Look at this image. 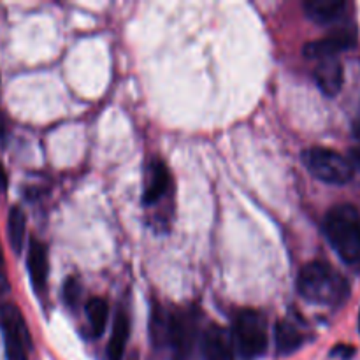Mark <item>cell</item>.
Segmentation results:
<instances>
[{
  "label": "cell",
  "instance_id": "cell-1",
  "mask_svg": "<svg viewBox=\"0 0 360 360\" xmlns=\"http://www.w3.org/2000/svg\"><path fill=\"white\" fill-rule=\"evenodd\" d=\"M323 234L347 266L360 269V213L352 204H338L323 218Z\"/></svg>",
  "mask_w": 360,
  "mask_h": 360
},
{
  "label": "cell",
  "instance_id": "cell-2",
  "mask_svg": "<svg viewBox=\"0 0 360 360\" xmlns=\"http://www.w3.org/2000/svg\"><path fill=\"white\" fill-rule=\"evenodd\" d=\"M297 290L308 302L313 304L340 306L350 295V285L343 274L326 262L306 264L297 276Z\"/></svg>",
  "mask_w": 360,
  "mask_h": 360
},
{
  "label": "cell",
  "instance_id": "cell-3",
  "mask_svg": "<svg viewBox=\"0 0 360 360\" xmlns=\"http://www.w3.org/2000/svg\"><path fill=\"white\" fill-rule=\"evenodd\" d=\"M232 340L245 360L262 357L267 350V319L257 309H241L232 320Z\"/></svg>",
  "mask_w": 360,
  "mask_h": 360
},
{
  "label": "cell",
  "instance_id": "cell-4",
  "mask_svg": "<svg viewBox=\"0 0 360 360\" xmlns=\"http://www.w3.org/2000/svg\"><path fill=\"white\" fill-rule=\"evenodd\" d=\"M302 164L313 178L327 185H347L354 179V169L347 157L329 148L313 146L302 151Z\"/></svg>",
  "mask_w": 360,
  "mask_h": 360
},
{
  "label": "cell",
  "instance_id": "cell-5",
  "mask_svg": "<svg viewBox=\"0 0 360 360\" xmlns=\"http://www.w3.org/2000/svg\"><path fill=\"white\" fill-rule=\"evenodd\" d=\"M197 345V316L190 309L169 313L167 348L172 360H193Z\"/></svg>",
  "mask_w": 360,
  "mask_h": 360
},
{
  "label": "cell",
  "instance_id": "cell-6",
  "mask_svg": "<svg viewBox=\"0 0 360 360\" xmlns=\"http://www.w3.org/2000/svg\"><path fill=\"white\" fill-rule=\"evenodd\" d=\"M0 322L4 329V345H6L7 360H28V338L27 326L16 306L6 304L0 309Z\"/></svg>",
  "mask_w": 360,
  "mask_h": 360
},
{
  "label": "cell",
  "instance_id": "cell-7",
  "mask_svg": "<svg viewBox=\"0 0 360 360\" xmlns=\"http://www.w3.org/2000/svg\"><path fill=\"white\" fill-rule=\"evenodd\" d=\"M355 41H357V34H355L354 28H340L336 32H330L326 37L308 42L302 53H304L306 58L311 60L336 58L340 53L354 48Z\"/></svg>",
  "mask_w": 360,
  "mask_h": 360
},
{
  "label": "cell",
  "instance_id": "cell-8",
  "mask_svg": "<svg viewBox=\"0 0 360 360\" xmlns=\"http://www.w3.org/2000/svg\"><path fill=\"white\" fill-rule=\"evenodd\" d=\"M200 360H236L231 338L217 323H210L202 333Z\"/></svg>",
  "mask_w": 360,
  "mask_h": 360
},
{
  "label": "cell",
  "instance_id": "cell-9",
  "mask_svg": "<svg viewBox=\"0 0 360 360\" xmlns=\"http://www.w3.org/2000/svg\"><path fill=\"white\" fill-rule=\"evenodd\" d=\"M313 77H315L316 86L320 88V91L323 95H327V97H336L345 83L343 65H341V62L338 58L320 60L319 65L315 67Z\"/></svg>",
  "mask_w": 360,
  "mask_h": 360
},
{
  "label": "cell",
  "instance_id": "cell-10",
  "mask_svg": "<svg viewBox=\"0 0 360 360\" xmlns=\"http://www.w3.org/2000/svg\"><path fill=\"white\" fill-rule=\"evenodd\" d=\"M27 267L34 290L39 295L44 294L46 283H48V250L37 239H30L28 243Z\"/></svg>",
  "mask_w": 360,
  "mask_h": 360
},
{
  "label": "cell",
  "instance_id": "cell-11",
  "mask_svg": "<svg viewBox=\"0 0 360 360\" xmlns=\"http://www.w3.org/2000/svg\"><path fill=\"white\" fill-rule=\"evenodd\" d=\"M304 14L316 25H330L343 18L348 4L345 0H308L304 2Z\"/></svg>",
  "mask_w": 360,
  "mask_h": 360
},
{
  "label": "cell",
  "instance_id": "cell-12",
  "mask_svg": "<svg viewBox=\"0 0 360 360\" xmlns=\"http://www.w3.org/2000/svg\"><path fill=\"white\" fill-rule=\"evenodd\" d=\"M169 171L165 167L164 162L153 160L151 162L150 169H148V178H146V186H144L143 192V202L146 206L158 202L162 197L165 195L169 188Z\"/></svg>",
  "mask_w": 360,
  "mask_h": 360
},
{
  "label": "cell",
  "instance_id": "cell-13",
  "mask_svg": "<svg viewBox=\"0 0 360 360\" xmlns=\"http://www.w3.org/2000/svg\"><path fill=\"white\" fill-rule=\"evenodd\" d=\"M130 336V320L123 309H118L112 320V329H111V340L108 343V360H122L125 355L127 343H129Z\"/></svg>",
  "mask_w": 360,
  "mask_h": 360
},
{
  "label": "cell",
  "instance_id": "cell-14",
  "mask_svg": "<svg viewBox=\"0 0 360 360\" xmlns=\"http://www.w3.org/2000/svg\"><path fill=\"white\" fill-rule=\"evenodd\" d=\"M274 340H276V350L280 355H290L295 350L304 345L306 338L294 323L287 322H278L276 329H274Z\"/></svg>",
  "mask_w": 360,
  "mask_h": 360
},
{
  "label": "cell",
  "instance_id": "cell-15",
  "mask_svg": "<svg viewBox=\"0 0 360 360\" xmlns=\"http://www.w3.org/2000/svg\"><path fill=\"white\" fill-rule=\"evenodd\" d=\"M25 234H27V217L20 206H13L7 214V238L16 255H20L23 250Z\"/></svg>",
  "mask_w": 360,
  "mask_h": 360
},
{
  "label": "cell",
  "instance_id": "cell-16",
  "mask_svg": "<svg viewBox=\"0 0 360 360\" xmlns=\"http://www.w3.org/2000/svg\"><path fill=\"white\" fill-rule=\"evenodd\" d=\"M84 309H86V316L88 320H90L91 334H94L95 338H101L102 333H104L105 326H108L109 304L104 301V299L94 297L86 302Z\"/></svg>",
  "mask_w": 360,
  "mask_h": 360
},
{
  "label": "cell",
  "instance_id": "cell-17",
  "mask_svg": "<svg viewBox=\"0 0 360 360\" xmlns=\"http://www.w3.org/2000/svg\"><path fill=\"white\" fill-rule=\"evenodd\" d=\"M151 343L155 348L167 347V333H169V313H165L160 306H155L151 311L150 320Z\"/></svg>",
  "mask_w": 360,
  "mask_h": 360
},
{
  "label": "cell",
  "instance_id": "cell-18",
  "mask_svg": "<svg viewBox=\"0 0 360 360\" xmlns=\"http://www.w3.org/2000/svg\"><path fill=\"white\" fill-rule=\"evenodd\" d=\"M81 295V285L76 278H67L65 285H63V301L69 308H76L77 301Z\"/></svg>",
  "mask_w": 360,
  "mask_h": 360
},
{
  "label": "cell",
  "instance_id": "cell-19",
  "mask_svg": "<svg viewBox=\"0 0 360 360\" xmlns=\"http://www.w3.org/2000/svg\"><path fill=\"white\" fill-rule=\"evenodd\" d=\"M333 357H340L343 360L352 359L355 355V348L350 347V345H338V347L333 348Z\"/></svg>",
  "mask_w": 360,
  "mask_h": 360
},
{
  "label": "cell",
  "instance_id": "cell-20",
  "mask_svg": "<svg viewBox=\"0 0 360 360\" xmlns=\"http://www.w3.org/2000/svg\"><path fill=\"white\" fill-rule=\"evenodd\" d=\"M348 162H350L352 169H354V178L357 176L360 179V146L352 148L350 153H348Z\"/></svg>",
  "mask_w": 360,
  "mask_h": 360
},
{
  "label": "cell",
  "instance_id": "cell-21",
  "mask_svg": "<svg viewBox=\"0 0 360 360\" xmlns=\"http://www.w3.org/2000/svg\"><path fill=\"white\" fill-rule=\"evenodd\" d=\"M352 134H354L355 139H360V105L354 116V122H352Z\"/></svg>",
  "mask_w": 360,
  "mask_h": 360
},
{
  "label": "cell",
  "instance_id": "cell-22",
  "mask_svg": "<svg viewBox=\"0 0 360 360\" xmlns=\"http://www.w3.org/2000/svg\"><path fill=\"white\" fill-rule=\"evenodd\" d=\"M7 188V174H6V169H4L2 162H0V190H6Z\"/></svg>",
  "mask_w": 360,
  "mask_h": 360
},
{
  "label": "cell",
  "instance_id": "cell-23",
  "mask_svg": "<svg viewBox=\"0 0 360 360\" xmlns=\"http://www.w3.org/2000/svg\"><path fill=\"white\" fill-rule=\"evenodd\" d=\"M6 137V120H4L2 112H0V141Z\"/></svg>",
  "mask_w": 360,
  "mask_h": 360
},
{
  "label": "cell",
  "instance_id": "cell-24",
  "mask_svg": "<svg viewBox=\"0 0 360 360\" xmlns=\"http://www.w3.org/2000/svg\"><path fill=\"white\" fill-rule=\"evenodd\" d=\"M359 333H360V311H359Z\"/></svg>",
  "mask_w": 360,
  "mask_h": 360
},
{
  "label": "cell",
  "instance_id": "cell-25",
  "mask_svg": "<svg viewBox=\"0 0 360 360\" xmlns=\"http://www.w3.org/2000/svg\"><path fill=\"white\" fill-rule=\"evenodd\" d=\"M0 259H2V255H0Z\"/></svg>",
  "mask_w": 360,
  "mask_h": 360
}]
</instances>
